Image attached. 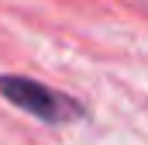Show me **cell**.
Instances as JSON below:
<instances>
[{
    "label": "cell",
    "mask_w": 148,
    "mask_h": 145,
    "mask_svg": "<svg viewBox=\"0 0 148 145\" xmlns=\"http://www.w3.org/2000/svg\"><path fill=\"white\" fill-rule=\"evenodd\" d=\"M0 97L45 124H69L86 114L76 97L59 93V90H52L38 79H28V76H0Z\"/></svg>",
    "instance_id": "obj_1"
}]
</instances>
